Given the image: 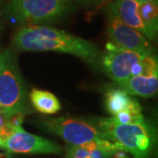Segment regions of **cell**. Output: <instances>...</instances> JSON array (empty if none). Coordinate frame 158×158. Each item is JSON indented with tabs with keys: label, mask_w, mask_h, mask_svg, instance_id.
<instances>
[{
	"label": "cell",
	"mask_w": 158,
	"mask_h": 158,
	"mask_svg": "<svg viewBox=\"0 0 158 158\" xmlns=\"http://www.w3.org/2000/svg\"><path fill=\"white\" fill-rule=\"evenodd\" d=\"M12 45L22 52H57L77 56L92 68L101 69V52L95 43L48 26L20 27L12 36Z\"/></svg>",
	"instance_id": "1"
},
{
	"label": "cell",
	"mask_w": 158,
	"mask_h": 158,
	"mask_svg": "<svg viewBox=\"0 0 158 158\" xmlns=\"http://www.w3.org/2000/svg\"><path fill=\"white\" fill-rule=\"evenodd\" d=\"M106 138L133 158H152L157 143V133L147 119L123 124L112 117L93 120Z\"/></svg>",
	"instance_id": "2"
},
{
	"label": "cell",
	"mask_w": 158,
	"mask_h": 158,
	"mask_svg": "<svg viewBox=\"0 0 158 158\" xmlns=\"http://www.w3.org/2000/svg\"><path fill=\"white\" fill-rule=\"evenodd\" d=\"M76 11L72 0H9L2 8L3 14L20 27H51Z\"/></svg>",
	"instance_id": "3"
},
{
	"label": "cell",
	"mask_w": 158,
	"mask_h": 158,
	"mask_svg": "<svg viewBox=\"0 0 158 158\" xmlns=\"http://www.w3.org/2000/svg\"><path fill=\"white\" fill-rule=\"evenodd\" d=\"M0 110L9 118L32 113L16 52L10 48L0 52Z\"/></svg>",
	"instance_id": "4"
},
{
	"label": "cell",
	"mask_w": 158,
	"mask_h": 158,
	"mask_svg": "<svg viewBox=\"0 0 158 158\" xmlns=\"http://www.w3.org/2000/svg\"><path fill=\"white\" fill-rule=\"evenodd\" d=\"M47 132L62 138L68 145L85 146L100 140H107L93 120L76 117H54L40 119Z\"/></svg>",
	"instance_id": "5"
},
{
	"label": "cell",
	"mask_w": 158,
	"mask_h": 158,
	"mask_svg": "<svg viewBox=\"0 0 158 158\" xmlns=\"http://www.w3.org/2000/svg\"><path fill=\"white\" fill-rule=\"evenodd\" d=\"M155 54L117 48L106 44V51L101 54V69L115 84L140 73L146 57Z\"/></svg>",
	"instance_id": "6"
},
{
	"label": "cell",
	"mask_w": 158,
	"mask_h": 158,
	"mask_svg": "<svg viewBox=\"0 0 158 158\" xmlns=\"http://www.w3.org/2000/svg\"><path fill=\"white\" fill-rule=\"evenodd\" d=\"M106 15L108 43L124 49L156 54V48L152 42L140 32L125 24L118 16L112 3L106 7Z\"/></svg>",
	"instance_id": "7"
},
{
	"label": "cell",
	"mask_w": 158,
	"mask_h": 158,
	"mask_svg": "<svg viewBox=\"0 0 158 158\" xmlns=\"http://www.w3.org/2000/svg\"><path fill=\"white\" fill-rule=\"evenodd\" d=\"M1 149L10 154L60 155L63 152V148L58 143L27 132L21 125L2 144Z\"/></svg>",
	"instance_id": "8"
},
{
	"label": "cell",
	"mask_w": 158,
	"mask_h": 158,
	"mask_svg": "<svg viewBox=\"0 0 158 158\" xmlns=\"http://www.w3.org/2000/svg\"><path fill=\"white\" fill-rule=\"evenodd\" d=\"M105 106L111 117L123 124L144 120L139 101L119 87H112L105 92Z\"/></svg>",
	"instance_id": "9"
},
{
	"label": "cell",
	"mask_w": 158,
	"mask_h": 158,
	"mask_svg": "<svg viewBox=\"0 0 158 158\" xmlns=\"http://www.w3.org/2000/svg\"><path fill=\"white\" fill-rule=\"evenodd\" d=\"M130 96L150 98L158 90V60L156 54L146 57L140 73L116 84Z\"/></svg>",
	"instance_id": "10"
},
{
	"label": "cell",
	"mask_w": 158,
	"mask_h": 158,
	"mask_svg": "<svg viewBox=\"0 0 158 158\" xmlns=\"http://www.w3.org/2000/svg\"><path fill=\"white\" fill-rule=\"evenodd\" d=\"M111 3L119 19L125 24L140 32L148 40V32L141 19V3L138 0H113Z\"/></svg>",
	"instance_id": "11"
},
{
	"label": "cell",
	"mask_w": 158,
	"mask_h": 158,
	"mask_svg": "<svg viewBox=\"0 0 158 158\" xmlns=\"http://www.w3.org/2000/svg\"><path fill=\"white\" fill-rule=\"evenodd\" d=\"M28 98L33 108L41 114H56L62 109V105L58 98L48 90L34 88L30 91Z\"/></svg>",
	"instance_id": "12"
},
{
	"label": "cell",
	"mask_w": 158,
	"mask_h": 158,
	"mask_svg": "<svg viewBox=\"0 0 158 158\" xmlns=\"http://www.w3.org/2000/svg\"><path fill=\"white\" fill-rule=\"evenodd\" d=\"M142 21L144 23L148 32V40L153 42L156 40L158 32V4L157 3H145L140 6Z\"/></svg>",
	"instance_id": "13"
},
{
	"label": "cell",
	"mask_w": 158,
	"mask_h": 158,
	"mask_svg": "<svg viewBox=\"0 0 158 158\" xmlns=\"http://www.w3.org/2000/svg\"><path fill=\"white\" fill-rule=\"evenodd\" d=\"M2 8H3V0H0V31L2 29V15H3Z\"/></svg>",
	"instance_id": "14"
},
{
	"label": "cell",
	"mask_w": 158,
	"mask_h": 158,
	"mask_svg": "<svg viewBox=\"0 0 158 158\" xmlns=\"http://www.w3.org/2000/svg\"><path fill=\"white\" fill-rule=\"evenodd\" d=\"M0 158H13L11 156V154L10 153H0Z\"/></svg>",
	"instance_id": "15"
},
{
	"label": "cell",
	"mask_w": 158,
	"mask_h": 158,
	"mask_svg": "<svg viewBox=\"0 0 158 158\" xmlns=\"http://www.w3.org/2000/svg\"><path fill=\"white\" fill-rule=\"evenodd\" d=\"M141 4H145V3H157L158 0H138Z\"/></svg>",
	"instance_id": "16"
},
{
	"label": "cell",
	"mask_w": 158,
	"mask_h": 158,
	"mask_svg": "<svg viewBox=\"0 0 158 158\" xmlns=\"http://www.w3.org/2000/svg\"><path fill=\"white\" fill-rule=\"evenodd\" d=\"M65 158H70V157H69V156H65Z\"/></svg>",
	"instance_id": "17"
},
{
	"label": "cell",
	"mask_w": 158,
	"mask_h": 158,
	"mask_svg": "<svg viewBox=\"0 0 158 158\" xmlns=\"http://www.w3.org/2000/svg\"><path fill=\"white\" fill-rule=\"evenodd\" d=\"M0 148H1V141H0Z\"/></svg>",
	"instance_id": "18"
}]
</instances>
